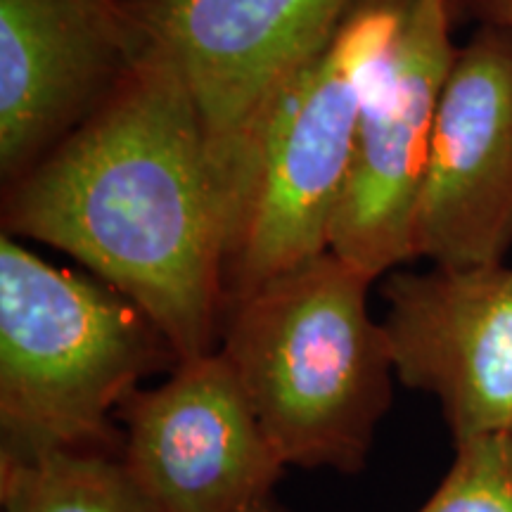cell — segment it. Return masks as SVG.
I'll use <instances>...</instances> for the list:
<instances>
[{
  "mask_svg": "<svg viewBox=\"0 0 512 512\" xmlns=\"http://www.w3.org/2000/svg\"><path fill=\"white\" fill-rule=\"evenodd\" d=\"M249 512H285V510L280 508V505H278V501H275V498H268V501L259 503V505H256V508H252Z\"/></svg>",
  "mask_w": 512,
  "mask_h": 512,
  "instance_id": "14",
  "label": "cell"
},
{
  "mask_svg": "<svg viewBox=\"0 0 512 512\" xmlns=\"http://www.w3.org/2000/svg\"><path fill=\"white\" fill-rule=\"evenodd\" d=\"M451 0H411L370 93L328 249L370 280L415 259L441 91L456 57Z\"/></svg>",
  "mask_w": 512,
  "mask_h": 512,
  "instance_id": "6",
  "label": "cell"
},
{
  "mask_svg": "<svg viewBox=\"0 0 512 512\" xmlns=\"http://www.w3.org/2000/svg\"><path fill=\"white\" fill-rule=\"evenodd\" d=\"M453 446L451 467L418 512H512V432Z\"/></svg>",
  "mask_w": 512,
  "mask_h": 512,
  "instance_id": "12",
  "label": "cell"
},
{
  "mask_svg": "<svg viewBox=\"0 0 512 512\" xmlns=\"http://www.w3.org/2000/svg\"><path fill=\"white\" fill-rule=\"evenodd\" d=\"M370 285L328 249L223 311L219 351L287 467H366L396 377Z\"/></svg>",
  "mask_w": 512,
  "mask_h": 512,
  "instance_id": "2",
  "label": "cell"
},
{
  "mask_svg": "<svg viewBox=\"0 0 512 512\" xmlns=\"http://www.w3.org/2000/svg\"><path fill=\"white\" fill-rule=\"evenodd\" d=\"M145 50L124 0H0V176H27L112 98Z\"/></svg>",
  "mask_w": 512,
  "mask_h": 512,
  "instance_id": "9",
  "label": "cell"
},
{
  "mask_svg": "<svg viewBox=\"0 0 512 512\" xmlns=\"http://www.w3.org/2000/svg\"><path fill=\"white\" fill-rule=\"evenodd\" d=\"M3 228L131 299L181 361L219 349L228 207L178 69L145 46L112 98L5 188Z\"/></svg>",
  "mask_w": 512,
  "mask_h": 512,
  "instance_id": "1",
  "label": "cell"
},
{
  "mask_svg": "<svg viewBox=\"0 0 512 512\" xmlns=\"http://www.w3.org/2000/svg\"><path fill=\"white\" fill-rule=\"evenodd\" d=\"M475 10L482 22L512 31V0H475Z\"/></svg>",
  "mask_w": 512,
  "mask_h": 512,
  "instance_id": "13",
  "label": "cell"
},
{
  "mask_svg": "<svg viewBox=\"0 0 512 512\" xmlns=\"http://www.w3.org/2000/svg\"><path fill=\"white\" fill-rule=\"evenodd\" d=\"M117 425L121 465L157 512H249L287 467L219 349L133 392Z\"/></svg>",
  "mask_w": 512,
  "mask_h": 512,
  "instance_id": "7",
  "label": "cell"
},
{
  "mask_svg": "<svg viewBox=\"0 0 512 512\" xmlns=\"http://www.w3.org/2000/svg\"><path fill=\"white\" fill-rule=\"evenodd\" d=\"M145 46L181 74L228 207L287 86L332 41L356 0H124ZM228 249V247H226Z\"/></svg>",
  "mask_w": 512,
  "mask_h": 512,
  "instance_id": "5",
  "label": "cell"
},
{
  "mask_svg": "<svg viewBox=\"0 0 512 512\" xmlns=\"http://www.w3.org/2000/svg\"><path fill=\"white\" fill-rule=\"evenodd\" d=\"M3 512H157L121 465L119 451H55L0 460Z\"/></svg>",
  "mask_w": 512,
  "mask_h": 512,
  "instance_id": "11",
  "label": "cell"
},
{
  "mask_svg": "<svg viewBox=\"0 0 512 512\" xmlns=\"http://www.w3.org/2000/svg\"><path fill=\"white\" fill-rule=\"evenodd\" d=\"M512 249V31L482 22L441 91L415 259L501 264Z\"/></svg>",
  "mask_w": 512,
  "mask_h": 512,
  "instance_id": "10",
  "label": "cell"
},
{
  "mask_svg": "<svg viewBox=\"0 0 512 512\" xmlns=\"http://www.w3.org/2000/svg\"><path fill=\"white\" fill-rule=\"evenodd\" d=\"M181 358L131 299L95 275L0 238V460L119 451L117 413Z\"/></svg>",
  "mask_w": 512,
  "mask_h": 512,
  "instance_id": "3",
  "label": "cell"
},
{
  "mask_svg": "<svg viewBox=\"0 0 512 512\" xmlns=\"http://www.w3.org/2000/svg\"><path fill=\"white\" fill-rule=\"evenodd\" d=\"M382 299L396 380L439 401L453 444L512 432V266L392 271Z\"/></svg>",
  "mask_w": 512,
  "mask_h": 512,
  "instance_id": "8",
  "label": "cell"
},
{
  "mask_svg": "<svg viewBox=\"0 0 512 512\" xmlns=\"http://www.w3.org/2000/svg\"><path fill=\"white\" fill-rule=\"evenodd\" d=\"M408 8L411 0H356L273 105L230 221L226 306L328 252L363 110Z\"/></svg>",
  "mask_w": 512,
  "mask_h": 512,
  "instance_id": "4",
  "label": "cell"
}]
</instances>
